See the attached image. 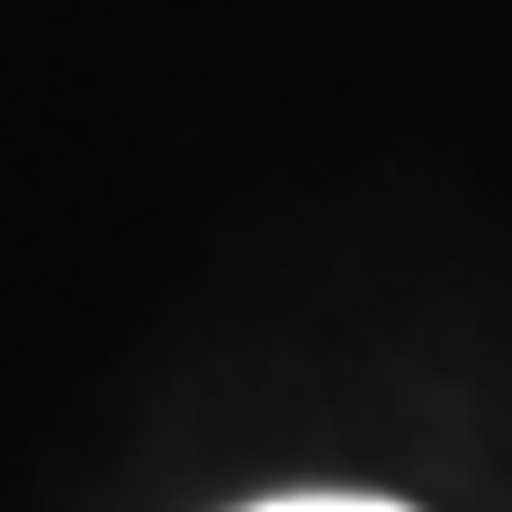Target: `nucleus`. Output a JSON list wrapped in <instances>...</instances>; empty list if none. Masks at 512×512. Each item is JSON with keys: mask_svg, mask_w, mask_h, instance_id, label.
<instances>
[{"mask_svg": "<svg viewBox=\"0 0 512 512\" xmlns=\"http://www.w3.org/2000/svg\"><path fill=\"white\" fill-rule=\"evenodd\" d=\"M252 512H405L387 495H279V504H252Z\"/></svg>", "mask_w": 512, "mask_h": 512, "instance_id": "nucleus-1", "label": "nucleus"}]
</instances>
